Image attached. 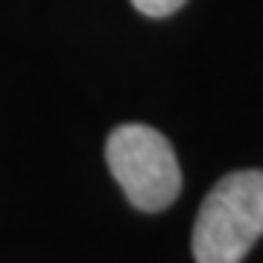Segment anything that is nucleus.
Masks as SVG:
<instances>
[{"instance_id":"f257e3e1","label":"nucleus","mask_w":263,"mask_h":263,"mask_svg":"<svg viewBox=\"0 0 263 263\" xmlns=\"http://www.w3.org/2000/svg\"><path fill=\"white\" fill-rule=\"evenodd\" d=\"M263 237V170H237L216 181L193 222L196 263H240Z\"/></svg>"},{"instance_id":"f03ea898","label":"nucleus","mask_w":263,"mask_h":263,"mask_svg":"<svg viewBox=\"0 0 263 263\" xmlns=\"http://www.w3.org/2000/svg\"><path fill=\"white\" fill-rule=\"evenodd\" d=\"M105 158L111 176L141 211H164L181 190V170L170 141L143 123H126L108 135Z\"/></svg>"},{"instance_id":"7ed1b4c3","label":"nucleus","mask_w":263,"mask_h":263,"mask_svg":"<svg viewBox=\"0 0 263 263\" xmlns=\"http://www.w3.org/2000/svg\"><path fill=\"white\" fill-rule=\"evenodd\" d=\"M132 6L143 15H149V18H167L184 6V0H132Z\"/></svg>"}]
</instances>
